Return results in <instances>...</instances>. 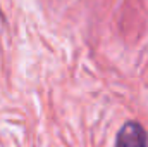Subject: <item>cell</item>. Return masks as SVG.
Segmentation results:
<instances>
[{"label": "cell", "mask_w": 148, "mask_h": 147, "mask_svg": "<svg viewBox=\"0 0 148 147\" xmlns=\"http://www.w3.org/2000/svg\"><path fill=\"white\" fill-rule=\"evenodd\" d=\"M115 147H148L147 130L138 121H126L117 133Z\"/></svg>", "instance_id": "1"}]
</instances>
